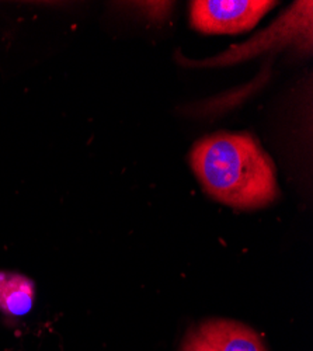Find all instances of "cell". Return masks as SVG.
<instances>
[{"label":"cell","instance_id":"cell-1","mask_svg":"<svg viewBox=\"0 0 313 351\" xmlns=\"http://www.w3.org/2000/svg\"><path fill=\"white\" fill-rule=\"evenodd\" d=\"M190 165L204 191L236 210H259L279 195L277 170L249 132H215L197 141Z\"/></svg>","mask_w":313,"mask_h":351},{"label":"cell","instance_id":"cell-2","mask_svg":"<svg viewBox=\"0 0 313 351\" xmlns=\"http://www.w3.org/2000/svg\"><path fill=\"white\" fill-rule=\"evenodd\" d=\"M290 44L312 45V2H297L270 28L251 41L232 47L212 60L201 62L203 66H227L243 62L247 58L267 51V47H287Z\"/></svg>","mask_w":313,"mask_h":351},{"label":"cell","instance_id":"cell-3","mask_svg":"<svg viewBox=\"0 0 313 351\" xmlns=\"http://www.w3.org/2000/svg\"><path fill=\"white\" fill-rule=\"evenodd\" d=\"M277 5L270 0H195L190 23L204 34H240L251 30Z\"/></svg>","mask_w":313,"mask_h":351},{"label":"cell","instance_id":"cell-4","mask_svg":"<svg viewBox=\"0 0 313 351\" xmlns=\"http://www.w3.org/2000/svg\"><path fill=\"white\" fill-rule=\"evenodd\" d=\"M181 351H267L253 329L234 320H208L187 336Z\"/></svg>","mask_w":313,"mask_h":351},{"label":"cell","instance_id":"cell-5","mask_svg":"<svg viewBox=\"0 0 313 351\" xmlns=\"http://www.w3.org/2000/svg\"><path fill=\"white\" fill-rule=\"evenodd\" d=\"M34 282L20 274L0 273V311L10 316H24L33 308Z\"/></svg>","mask_w":313,"mask_h":351}]
</instances>
